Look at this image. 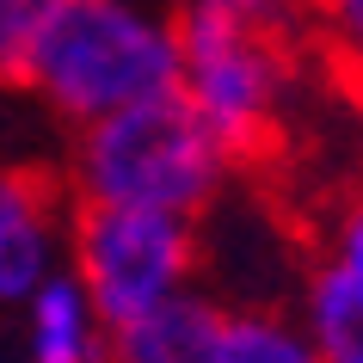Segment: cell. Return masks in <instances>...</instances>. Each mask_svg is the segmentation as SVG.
Instances as JSON below:
<instances>
[{
    "instance_id": "13",
    "label": "cell",
    "mask_w": 363,
    "mask_h": 363,
    "mask_svg": "<svg viewBox=\"0 0 363 363\" xmlns=\"http://www.w3.org/2000/svg\"><path fill=\"white\" fill-rule=\"evenodd\" d=\"M333 56H339L345 99H351V111H357V123H363V43H351V50H333Z\"/></svg>"
},
{
    "instance_id": "2",
    "label": "cell",
    "mask_w": 363,
    "mask_h": 363,
    "mask_svg": "<svg viewBox=\"0 0 363 363\" xmlns=\"http://www.w3.org/2000/svg\"><path fill=\"white\" fill-rule=\"evenodd\" d=\"M228 172L234 160L203 130V117L179 99V86L86 123L74 148L80 203L160 210V216H185V222H197L222 197Z\"/></svg>"
},
{
    "instance_id": "3",
    "label": "cell",
    "mask_w": 363,
    "mask_h": 363,
    "mask_svg": "<svg viewBox=\"0 0 363 363\" xmlns=\"http://www.w3.org/2000/svg\"><path fill=\"white\" fill-rule=\"evenodd\" d=\"M13 80H25L86 130L135 99L179 86L172 25L148 19L130 0H62V13L38 31Z\"/></svg>"
},
{
    "instance_id": "6",
    "label": "cell",
    "mask_w": 363,
    "mask_h": 363,
    "mask_svg": "<svg viewBox=\"0 0 363 363\" xmlns=\"http://www.w3.org/2000/svg\"><path fill=\"white\" fill-rule=\"evenodd\" d=\"M222 339V308L197 289H179L160 308L105 333V363H210Z\"/></svg>"
},
{
    "instance_id": "4",
    "label": "cell",
    "mask_w": 363,
    "mask_h": 363,
    "mask_svg": "<svg viewBox=\"0 0 363 363\" xmlns=\"http://www.w3.org/2000/svg\"><path fill=\"white\" fill-rule=\"evenodd\" d=\"M68 252H74L68 277L111 333V326L160 308L167 296L191 289L197 222L160 210H123V203H80Z\"/></svg>"
},
{
    "instance_id": "8",
    "label": "cell",
    "mask_w": 363,
    "mask_h": 363,
    "mask_svg": "<svg viewBox=\"0 0 363 363\" xmlns=\"http://www.w3.org/2000/svg\"><path fill=\"white\" fill-rule=\"evenodd\" d=\"M210 363H320V351L302 320L277 308H247V314H222V339Z\"/></svg>"
},
{
    "instance_id": "10",
    "label": "cell",
    "mask_w": 363,
    "mask_h": 363,
    "mask_svg": "<svg viewBox=\"0 0 363 363\" xmlns=\"http://www.w3.org/2000/svg\"><path fill=\"white\" fill-rule=\"evenodd\" d=\"M62 13V0H0V74H19L25 50L38 43V31Z\"/></svg>"
},
{
    "instance_id": "11",
    "label": "cell",
    "mask_w": 363,
    "mask_h": 363,
    "mask_svg": "<svg viewBox=\"0 0 363 363\" xmlns=\"http://www.w3.org/2000/svg\"><path fill=\"white\" fill-rule=\"evenodd\" d=\"M326 271H339L351 289H363V185L345 197L333 216V240H326Z\"/></svg>"
},
{
    "instance_id": "7",
    "label": "cell",
    "mask_w": 363,
    "mask_h": 363,
    "mask_svg": "<svg viewBox=\"0 0 363 363\" xmlns=\"http://www.w3.org/2000/svg\"><path fill=\"white\" fill-rule=\"evenodd\" d=\"M25 308H31V363H105V320L68 271L43 277Z\"/></svg>"
},
{
    "instance_id": "12",
    "label": "cell",
    "mask_w": 363,
    "mask_h": 363,
    "mask_svg": "<svg viewBox=\"0 0 363 363\" xmlns=\"http://www.w3.org/2000/svg\"><path fill=\"white\" fill-rule=\"evenodd\" d=\"M308 13L320 19V31L333 38V50L363 43V0H308Z\"/></svg>"
},
{
    "instance_id": "1",
    "label": "cell",
    "mask_w": 363,
    "mask_h": 363,
    "mask_svg": "<svg viewBox=\"0 0 363 363\" xmlns=\"http://www.w3.org/2000/svg\"><path fill=\"white\" fill-rule=\"evenodd\" d=\"M179 99L234 167L271 160L308 68V19L289 0H185L172 19Z\"/></svg>"
},
{
    "instance_id": "9",
    "label": "cell",
    "mask_w": 363,
    "mask_h": 363,
    "mask_svg": "<svg viewBox=\"0 0 363 363\" xmlns=\"http://www.w3.org/2000/svg\"><path fill=\"white\" fill-rule=\"evenodd\" d=\"M302 326L320 351V363H363V289H351L339 271H326V265L314 271Z\"/></svg>"
},
{
    "instance_id": "5",
    "label": "cell",
    "mask_w": 363,
    "mask_h": 363,
    "mask_svg": "<svg viewBox=\"0 0 363 363\" xmlns=\"http://www.w3.org/2000/svg\"><path fill=\"white\" fill-rule=\"evenodd\" d=\"M43 277H56V185L0 172V302H25Z\"/></svg>"
}]
</instances>
